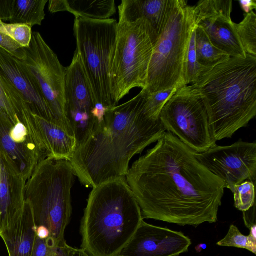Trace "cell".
I'll return each instance as SVG.
<instances>
[{"mask_svg":"<svg viewBox=\"0 0 256 256\" xmlns=\"http://www.w3.org/2000/svg\"><path fill=\"white\" fill-rule=\"evenodd\" d=\"M170 132L133 163L126 180L143 219L196 227L216 222L225 185Z\"/></svg>","mask_w":256,"mask_h":256,"instance_id":"obj_1","label":"cell"},{"mask_svg":"<svg viewBox=\"0 0 256 256\" xmlns=\"http://www.w3.org/2000/svg\"><path fill=\"white\" fill-rule=\"evenodd\" d=\"M146 95L142 89L130 100L108 110L96 129L76 148L70 162L85 186L93 188L126 177L133 156L166 132L160 119L146 114Z\"/></svg>","mask_w":256,"mask_h":256,"instance_id":"obj_2","label":"cell"},{"mask_svg":"<svg viewBox=\"0 0 256 256\" xmlns=\"http://www.w3.org/2000/svg\"><path fill=\"white\" fill-rule=\"evenodd\" d=\"M208 112L216 140L230 138L256 115V57H230L192 84Z\"/></svg>","mask_w":256,"mask_h":256,"instance_id":"obj_3","label":"cell"},{"mask_svg":"<svg viewBox=\"0 0 256 256\" xmlns=\"http://www.w3.org/2000/svg\"><path fill=\"white\" fill-rule=\"evenodd\" d=\"M144 220L126 178L92 188L80 226L82 248L90 256H118Z\"/></svg>","mask_w":256,"mask_h":256,"instance_id":"obj_4","label":"cell"},{"mask_svg":"<svg viewBox=\"0 0 256 256\" xmlns=\"http://www.w3.org/2000/svg\"><path fill=\"white\" fill-rule=\"evenodd\" d=\"M76 176L70 161L46 158L38 162L25 184V200L32 208L36 227L48 228L56 246L66 244L64 232L72 215Z\"/></svg>","mask_w":256,"mask_h":256,"instance_id":"obj_5","label":"cell"},{"mask_svg":"<svg viewBox=\"0 0 256 256\" xmlns=\"http://www.w3.org/2000/svg\"><path fill=\"white\" fill-rule=\"evenodd\" d=\"M194 26V6L186 0H169L149 65L148 94L187 86L186 57Z\"/></svg>","mask_w":256,"mask_h":256,"instance_id":"obj_6","label":"cell"},{"mask_svg":"<svg viewBox=\"0 0 256 256\" xmlns=\"http://www.w3.org/2000/svg\"><path fill=\"white\" fill-rule=\"evenodd\" d=\"M158 34L144 18L118 22L110 74V94L115 104L134 88L144 89Z\"/></svg>","mask_w":256,"mask_h":256,"instance_id":"obj_7","label":"cell"},{"mask_svg":"<svg viewBox=\"0 0 256 256\" xmlns=\"http://www.w3.org/2000/svg\"><path fill=\"white\" fill-rule=\"evenodd\" d=\"M116 19L75 17L74 32L78 52L96 102L108 109L116 106L112 98L110 74L116 46Z\"/></svg>","mask_w":256,"mask_h":256,"instance_id":"obj_8","label":"cell"},{"mask_svg":"<svg viewBox=\"0 0 256 256\" xmlns=\"http://www.w3.org/2000/svg\"><path fill=\"white\" fill-rule=\"evenodd\" d=\"M160 119L168 132L196 153L216 146L206 106L192 85L175 92L164 106Z\"/></svg>","mask_w":256,"mask_h":256,"instance_id":"obj_9","label":"cell"},{"mask_svg":"<svg viewBox=\"0 0 256 256\" xmlns=\"http://www.w3.org/2000/svg\"><path fill=\"white\" fill-rule=\"evenodd\" d=\"M26 58L21 60L48 104L61 127L74 136L65 112L66 70L38 32H32Z\"/></svg>","mask_w":256,"mask_h":256,"instance_id":"obj_10","label":"cell"},{"mask_svg":"<svg viewBox=\"0 0 256 256\" xmlns=\"http://www.w3.org/2000/svg\"><path fill=\"white\" fill-rule=\"evenodd\" d=\"M108 110L96 101L80 55L76 50L66 70L65 112L77 147L96 129Z\"/></svg>","mask_w":256,"mask_h":256,"instance_id":"obj_11","label":"cell"},{"mask_svg":"<svg viewBox=\"0 0 256 256\" xmlns=\"http://www.w3.org/2000/svg\"><path fill=\"white\" fill-rule=\"evenodd\" d=\"M198 160L220 178L225 188L234 192L236 186L256 180V143L241 139L228 146H216L202 152H196Z\"/></svg>","mask_w":256,"mask_h":256,"instance_id":"obj_12","label":"cell"},{"mask_svg":"<svg viewBox=\"0 0 256 256\" xmlns=\"http://www.w3.org/2000/svg\"><path fill=\"white\" fill-rule=\"evenodd\" d=\"M232 0H202L194 6V23L212 44L230 57L246 56L232 21Z\"/></svg>","mask_w":256,"mask_h":256,"instance_id":"obj_13","label":"cell"},{"mask_svg":"<svg viewBox=\"0 0 256 256\" xmlns=\"http://www.w3.org/2000/svg\"><path fill=\"white\" fill-rule=\"evenodd\" d=\"M191 240L181 232L144 220L118 256H178L188 252Z\"/></svg>","mask_w":256,"mask_h":256,"instance_id":"obj_14","label":"cell"},{"mask_svg":"<svg viewBox=\"0 0 256 256\" xmlns=\"http://www.w3.org/2000/svg\"><path fill=\"white\" fill-rule=\"evenodd\" d=\"M0 74L24 98L34 113L61 127L41 91L22 61L1 48Z\"/></svg>","mask_w":256,"mask_h":256,"instance_id":"obj_15","label":"cell"},{"mask_svg":"<svg viewBox=\"0 0 256 256\" xmlns=\"http://www.w3.org/2000/svg\"><path fill=\"white\" fill-rule=\"evenodd\" d=\"M14 125L0 110V158L26 182L38 162L46 158L34 146L18 144L10 136Z\"/></svg>","mask_w":256,"mask_h":256,"instance_id":"obj_16","label":"cell"},{"mask_svg":"<svg viewBox=\"0 0 256 256\" xmlns=\"http://www.w3.org/2000/svg\"><path fill=\"white\" fill-rule=\"evenodd\" d=\"M32 208L25 200L21 212L0 232L8 256H32L37 238Z\"/></svg>","mask_w":256,"mask_h":256,"instance_id":"obj_17","label":"cell"},{"mask_svg":"<svg viewBox=\"0 0 256 256\" xmlns=\"http://www.w3.org/2000/svg\"><path fill=\"white\" fill-rule=\"evenodd\" d=\"M26 183L19 174L0 158V232L22 210Z\"/></svg>","mask_w":256,"mask_h":256,"instance_id":"obj_18","label":"cell"},{"mask_svg":"<svg viewBox=\"0 0 256 256\" xmlns=\"http://www.w3.org/2000/svg\"><path fill=\"white\" fill-rule=\"evenodd\" d=\"M32 115L38 139L46 158L70 161L77 148L75 137L57 124L34 112Z\"/></svg>","mask_w":256,"mask_h":256,"instance_id":"obj_19","label":"cell"},{"mask_svg":"<svg viewBox=\"0 0 256 256\" xmlns=\"http://www.w3.org/2000/svg\"><path fill=\"white\" fill-rule=\"evenodd\" d=\"M169 0H122L118 6V22H134L148 20L158 35L166 14Z\"/></svg>","mask_w":256,"mask_h":256,"instance_id":"obj_20","label":"cell"},{"mask_svg":"<svg viewBox=\"0 0 256 256\" xmlns=\"http://www.w3.org/2000/svg\"><path fill=\"white\" fill-rule=\"evenodd\" d=\"M48 0H0V19L10 24L41 26Z\"/></svg>","mask_w":256,"mask_h":256,"instance_id":"obj_21","label":"cell"},{"mask_svg":"<svg viewBox=\"0 0 256 256\" xmlns=\"http://www.w3.org/2000/svg\"><path fill=\"white\" fill-rule=\"evenodd\" d=\"M50 8L54 13L67 11L75 17L98 20L109 19L116 12L114 0H54Z\"/></svg>","mask_w":256,"mask_h":256,"instance_id":"obj_22","label":"cell"},{"mask_svg":"<svg viewBox=\"0 0 256 256\" xmlns=\"http://www.w3.org/2000/svg\"><path fill=\"white\" fill-rule=\"evenodd\" d=\"M195 46L198 62L205 67L212 68L230 58L214 46L204 29L198 26H196Z\"/></svg>","mask_w":256,"mask_h":256,"instance_id":"obj_23","label":"cell"},{"mask_svg":"<svg viewBox=\"0 0 256 256\" xmlns=\"http://www.w3.org/2000/svg\"><path fill=\"white\" fill-rule=\"evenodd\" d=\"M236 29L246 54L256 57V14L252 11L246 14Z\"/></svg>","mask_w":256,"mask_h":256,"instance_id":"obj_24","label":"cell"},{"mask_svg":"<svg viewBox=\"0 0 256 256\" xmlns=\"http://www.w3.org/2000/svg\"><path fill=\"white\" fill-rule=\"evenodd\" d=\"M250 233L248 236L242 234L235 226L230 225L226 236L216 243L222 246L234 247L246 249L256 254V224L249 227Z\"/></svg>","mask_w":256,"mask_h":256,"instance_id":"obj_25","label":"cell"},{"mask_svg":"<svg viewBox=\"0 0 256 256\" xmlns=\"http://www.w3.org/2000/svg\"><path fill=\"white\" fill-rule=\"evenodd\" d=\"M196 25L195 24L192 32L186 62V84L194 83L206 71L211 68L205 67L198 62L195 46V36Z\"/></svg>","mask_w":256,"mask_h":256,"instance_id":"obj_26","label":"cell"},{"mask_svg":"<svg viewBox=\"0 0 256 256\" xmlns=\"http://www.w3.org/2000/svg\"><path fill=\"white\" fill-rule=\"evenodd\" d=\"M178 89L170 88L152 94L147 92L144 105L146 114L152 120H159L165 104Z\"/></svg>","mask_w":256,"mask_h":256,"instance_id":"obj_27","label":"cell"},{"mask_svg":"<svg viewBox=\"0 0 256 256\" xmlns=\"http://www.w3.org/2000/svg\"><path fill=\"white\" fill-rule=\"evenodd\" d=\"M32 28L25 24L0 22V32L8 36L24 48H28L30 43L32 34Z\"/></svg>","mask_w":256,"mask_h":256,"instance_id":"obj_28","label":"cell"},{"mask_svg":"<svg viewBox=\"0 0 256 256\" xmlns=\"http://www.w3.org/2000/svg\"><path fill=\"white\" fill-rule=\"evenodd\" d=\"M234 206L238 210L246 212L250 210L255 202L254 184L246 180L234 186Z\"/></svg>","mask_w":256,"mask_h":256,"instance_id":"obj_29","label":"cell"},{"mask_svg":"<svg viewBox=\"0 0 256 256\" xmlns=\"http://www.w3.org/2000/svg\"><path fill=\"white\" fill-rule=\"evenodd\" d=\"M2 20L0 19V22ZM0 48L19 60H22L26 58V48L1 32H0Z\"/></svg>","mask_w":256,"mask_h":256,"instance_id":"obj_30","label":"cell"},{"mask_svg":"<svg viewBox=\"0 0 256 256\" xmlns=\"http://www.w3.org/2000/svg\"><path fill=\"white\" fill-rule=\"evenodd\" d=\"M10 136L17 144L32 145L36 148L30 138L27 128L20 120L12 126L10 131Z\"/></svg>","mask_w":256,"mask_h":256,"instance_id":"obj_31","label":"cell"},{"mask_svg":"<svg viewBox=\"0 0 256 256\" xmlns=\"http://www.w3.org/2000/svg\"><path fill=\"white\" fill-rule=\"evenodd\" d=\"M0 110L10 119L14 125L20 121L4 87L0 75Z\"/></svg>","mask_w":256,"mask_h":256,"instance_id":"obj_32","label":"cell"},{"mask_svg":"<svg viewBox=\"0 0 256 256\" xmlns=\"http://www.w3.org/2000/svg\"><path fill=\"white\" fill-rule=\"evenodd\" d=\"M54 246L55 243L50 238L43 240L37 236L32 256H49L52 247Z\"/></svg>","mask_w":256,"mask_h":256,"instance_id":"obj_33","label":"cell"},{"mask_svg":"<svg viewBox=\"0 0 256 256\" xmlns=\"http://www.w3.org/2000/svg\"><path fill=\"white\" fill-rule=\"evenodd\" d=\"M242 10L246 14H249L256 8V0H238Z\"/></svg>","mask_w":256,"mask_h":256,"instance_id":"obj_34","label":"cell"},{"mask_svg":"<svg viewBox=\"0 0 256 256\" xmlns=\"http://www.w3.org/2000/svg\"><path fill=\"white\" fill-rule=\"evenodd\" d=\"M36 236L40 239H46L50 237V233L48 228L43 226L36 227Z\"/></svg>","mask_w":256,"mask_h":256,"instance_id":"obj_35","label":"cell"},{"mask_svg":"<svg viewBox=\"0 0 256 256\" xmlns=\"http://www.w3.org/2000/svg\"><path fill=\"white\" fill-rule=\"evenodd\" d=\"M69 256H90L82 248L78 249L71 247Z\"/></svg>","mask_w":256,"mask_h":256,"instance_id":"obj_36","label":"cell"},{"mask_svg":"<svg viewBox=\"0 0 256 256\" xmlns=\"http://www.w3.org/2000/svg\"><path fill=\"white\" fill-rule=\"evenodd\" d=\"M198 246H199L200 248V252L202 250L206 249V245L204 244H200L198 245ZM200 248L196 250L198 252Z\"/></svg>","mask_w":256,"mask_h":256,"instance_id":"obj_37","label":"cell"},{"mask_svg":"<svg viewBox=\"0 0 256 256\" xmlns=\"http://www.w3.org/2000/svg\"><path fill=\"white\" fill-rule=\"evenodd\" d=\"M54 246H53L52 247L50 252V254L49 256H54Z\"/></svg>","mask_w":256,"mask_h":256,"instance_id":"obj_38","label":"cell"}]
</instances>
